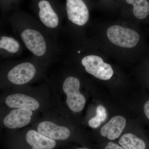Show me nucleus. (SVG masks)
Instances as JSON below:
<instances>
[{
	"mask_svg": "<svg viewBox=\"0 0 149 149\" xmlns=\"http://www.w3.org/2000/svg\"><path fill=\"white\" fill-rule=\"evenodd\" d=\"M80 85L79 79L72 76L67 77L63 85V90L67 96V104L75 112L82 111L86 103L85 97L79 91Z\"/></svg>",
	"mask_w": 149,
	"mask_h": 149,
	"instance_id": "f257e3e1",
	"label": "nucleus"
},
{
	"mask_svg": "<svg viewBox=\"0 0 149 149\" xmlns=\"http://www.w3.org/2000/svg\"><path fill=\"white\" fill-rule=\"evenodd\" d=\"M107 36L113 44L126 48L134 47L140 39L139 33L135 30L120 25L109 27L107 31Z\"/></svg>",
	"mask_w": 149,
	"mask_h": 149,
	"instance_id": "f03ea898",
	"label": "nucleus"
},
{
	"mask_svg": "<svg viewBox=\"0 0 149 149\" xmlns=\"http://www.w3.org/2000/svg\"><path fill=\"white\" fill-rule=\"evenodd\" d=\"M81 63L86 72L100 80H109L113 74L111 65L104 62L99 56H86L82 59Z\"/></svg>",
	"mask_w": 149,
	"mask_h": 149,
	"instance_id": "7ed1b4c3",
	"label": "nucleus"
},
{
	"mask_svg": "<svg viewBox=\"0 0 149 149\" xmlns=\"http://www.w3.org/2000/svg\"><path fill=\"white\" fill-rule=\"evenodd\" d=\"M21 37L27 49L34 55L41 56L45 53L47 45L40 32L35 29H26L22 32Z\"/></svg>",
	"mask_w": 149,
	"mask_h": 149,
	"instance_id": "20e7f679",
	"label": "nucleus"
},
{
	"mask_svg": "<svg viewBox=\"0 0 149 149\" xmlns=\"http://www.w3.org/2000/svg\"><path fill=\"white\" fill-rule=\"evenodd\" d=\"M66 10L68 19L74 24L81 26L88 22L89 11L83 0H67Z\"/></svg>",
	"mask_w": 149,
	"mask_h": 149,
	"instance_id": "39448f33",
	"label": "nucleus"
},
{
	"mask_svg": "<svg viewBox=\"0 0 149 149\" xmlns=\"http://www.w3.org/2000/svg\"><path fill=\"white\" fill-rule=\"evenodd\" d=\"M35 66L30 63H23L10 70L8 78L10 83L17 85L26 84L34 78L36 74Z\"/></svg>",
	"mask_w": 149,
	"mask_h": 149,
	"instance_id": "423d86ee",
	"label": "nucleus"
},
{
	"mask_svg": "<svg viewBox=\"0 0 149 149\" xmlns=\"http://www.w3.org/2000/svg\"><path fill=\"white\" fill-rule=\"evenodd\" d=\"M37 130L39 133L54 141L66 140L70 135V131L68 128L49 121L40 123L37 126Z\"/></svg>",
	"mask_w": 149,
	"mask_h": 149,
	"instance_id": "0eeeda50",
	"label": "nucleus"
},
{
	"mask_svg": "<svg viewBox=\"0 0 149 149\" xmlns=\"http://www.w3.org/2000/svg\"><path fill=\"white\" fill-rule=\"evenodd\" d=\"M32 111L24 109L13 110L6 116L3 123L7 128L11 129L22 128L26 126L31 120Z\"/></svg>",
	"mask_w": 149,
	"mask_h": 149,
	"instance_id": "6e6552de",
	"label": "nucleus"
},
{
	"mask_svg": "<svg viewBox=\"0 0 149 149\" xmlns=\"http://www.w3.org/2000/svg\"><path fill=\"white\" fill-rule=\"evenodd\" d=\"M6 105L13 108L24 109L32 111L37 110L40 107V103L36 99L21 94L10 95L6 98Z\"/></svg>",
	"mask_w": 149,
	"mask_h": 149,
	"instance_id": "1a4fd4ad",
	"label": "nucleus"
},
{
	"mask_svg": "<svg viewBox=\"0 0 149 149\" xmlns=\"http://www.w3.org/2000/svg\"><path fill=\"white\" fill-rule=\"evenodd\" d=\"M126 120L123 116H114L102 127L100 134L110 140L119 138L126 125Z\"/></svg>",
	"mask_w": 149,
	"mask_h": 149,
	"instance_id": "9d476101",
	"label": "nucleus"
},
{
	"mask_svg": "<svg viewBox=\"0 0 149 149\" xmlns=\"http://www.w3.org/2000/svg\"><path fill=\"white\" fill-rule=\"evenodd\" d=\"M38 6L40 8L39 17L42 23L49 28L57 27L59 23L58 16L49 2L46 0H42L39 2Z\"/></svg>",
	"mask_w": 149,
	"mask_h": 149,
	"instance_id": "9b49d317",
	"label": "nucleus"
},
{
	"mask_svg": "<svg viewBox=\"0 0 149 149\" xmlns=\"http://www.w3.org/2000/svg\"><path fill=\"white\" fill-rule=\"evenodd\" d=\"M27 143L32 149H52L56 146V142L35 130L28 131L25 136Z\"/></svg>",
	"mask_w": 149,
	"mask_h": 149,
	"instance_id": "f8f14e48",
	"label": "nucleus"
},
{
	"mask_svg": "<svg viewBox=\"0 0 149 149\" xmlns=\"http://www.w3.org/2000/svg\"><path fill=\"white\" fill-rule=\"evenodd\" d=\"M119 143L125 149L147 148L146 142L132 133H126L123 135L119 140Z\"/></svg>",
	"mask_w": 149,
	"mask_h": 149,
	"instance_id": "ddd939ff",
	"label": "nucleus"
},
{
	"mask_svg": "<svg viewBox=\"0 0 149 149\" xmlns=\"http://www.w3.org/2000/svg\"><path fill=\"white\" fill-rule=\"evenodd\" d=\"M129 4L133 5L134 16L139 19L146 18L149 13V3L147 0H125Z\"/></svg>",
	"mask_w": 149,
	"mask_h": 149,
	"instance_id": "4468645a",
	"label": "nucleus"
},
{
	"mask_svg": "<svg viewBox=\"0 0 149 149\" xmlns=\"http://www.w3.org/2000/svg\"><path fill=\"white\" fill-rule=\"evenodd\" d=\"M107 117V113L106 109L103 106H99L96 110V116L89 120L88 124L91 128H97L101 125V123L105 121Z\"/></svg>",
	"mask_w": 149,
	"mask_h": 149,
	"instance_id": "2eb2a0df",
	"label": "nucleus"
},
{
	"mask_svg": "<svg viewBox=\"0 0 149 149\" xmlns=\"http://www.w3.org/2000/svg\"><path fill=\"white\" fill-rule=\"evenodd\" d=\"M19 44L12 37L3 36L0 40V48L10 53L14 54L18 51Z\"/></svg>",
	"mask_w": 149,
	"mask_h": 149,
	"instance_id": "dca6fc26",
	"label": "nucleus"
},
{
	"mask_svg": "<svg viewBox=\"0 0 149 149\" xmlns=\"http://www.w3.org/2000/svg\"><path fill=\"white\" fill-rule=\"evenodd\" d=\"M104 149H125L123 147L118 146L117 144L109 142Z\"/></svg>",
	"mask_w": 149,
	"mask_h": 149,
	"instance_id": "f3484780",
	"label": "nucleus"
},
{
	"mask_svg": "<svg viewBox=\"0 0 149 149\" xmlns=\"http://www.w3.org/2000/svg\"><path fill=\"white\" fill-rule=\"evenodd\" d=\"M77 149H88L86 148H78Z\"/></svg>",
	"mask_w": 149,
	"mask_h": 149,
	"instance_id": "a211bd4d",
	"label": "nucleus"
}]
</instances>
